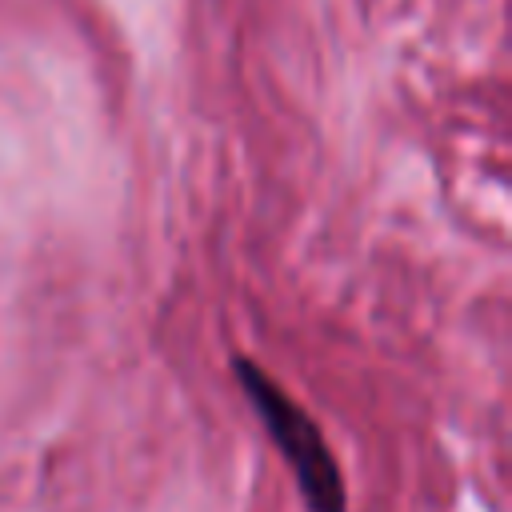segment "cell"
<instances>
[{"label": "cell", "instance_id": "6da1fadb", "mask_svg": "<svg viewBox=\"0 0 512 512\" xmlns=\"http://www.w3.org/2000/svg\"><path fill=\"white\" fill-rule=\"evenodd\" d=\"M236 380L252 404V412L260 416V424L268 428L276 452L288 460L300 496L308 500L312 512H344L348 496H344V476L336 468V456L324 440V432L316 428V420L252 360H236Z\"/></svg>", "mask_w": 512, "mask_h": 512}]
</instances>
